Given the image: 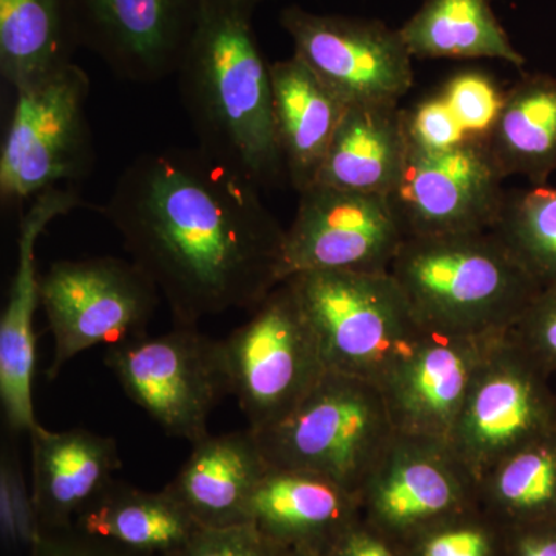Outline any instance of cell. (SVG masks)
Masks as SVG:
<instances>
[{
    "label": "cell",
    "instance_id": "8992f818",
    "mask_svg": "<svg viewBox=\"0 0 556 556\" xmlns=\"http://www.w3.org/2000/svg\"><path fill=\"white\" fill-rule=\"evenodd\" d=\"M230 380L255 433L278 426L327 375L316 332L287 278L223 339Z\"/></svg>",
    "mask_w": 556,
    "mask_h": 556
},
{
    "label": "cell",
    "instance_id": "ba28073f",
    "mask_svg": "<svg viewBox=\"0 0 556 556\" xmlns=\"http://www.w3.org/2000/svg\"><path fill=\"white\" fill-rule=\"evenodd\" d=\"M89 94V76L73 62L16 90L0 149L3 203L33 200L62 181L90 175Z\"/></svg>",
    "mask_w": 556,
    "mask_h": 556
},
{
    "label": "cell",
    "instance_id": "e0dca14e",
    "mask_svg": "<svg viewBox=\"0 0 556 556\" xmlns=\"http://www.w3.org/2000/svg\"><path fill=\"white\" fill-rule=\"evenodd\" d=\"M84 206L75 190L51 188L39 193L21 219L17 266L0 317V402L7 426L30 434L39 426L33 404L36 336L33 324L40 303L36 244L53 219Z\"/></svg>",
    "mask_w": 556,
    "mask_h": 556
},
{
    "label": "cell",
    "instance_id": "cb8c5ba5",
    "mask_svg": "<svg viewBox=\"0 0 556 556\" xmlns=\"http://www.w3.org/2000/svg\"><path fill=\"white\" fill-rule=\"evenodd\" d=\"M482 141L504 178L546 185L556 172V78L525 75L504 91L495 124Z\"/></svg>",
    "mask_w": 556,
    "mask_h": 556
},
{
    "label": "cell",
    "instance_id": "8fae6325",
    "mask_svg": "<svg viewBox=\"0 0 556 556\" xmlns=\"http://www.w3.org/2000/svg\"><path fill=\"white\" fill-rule=\"evenodd\" d=\"M300 58L351 104H399L415 80L399 28L368 17L320 14L289 5L278 16Z\"/></svg>",
    "mask_w": 556,
    "mask_h": 556
},
{
    "label": "cell",
    "instance_id": "ac0fdd59",
    "mask_svg": "<svg viewBox=\"0 0 556 556\" xmlns=\"http://www.w3.org/2000/svg\"><path fill=\"white\" fill-rule=\"evenodd\" d=\"M33 497L40 530L67 529L123 467L115 439L86 428L30 433Z\"/></svg>",
    "mask_w": 556,
    "mask_h": 556
},
{
    "label": "cell",
    "instance_id": "d4e9b609",
    "mask_svg": "<svg viewBox=\"0 0 556 556\" xmlns=\"http://www.w3.org/2000/svg\"><path fill=\"white\" fill-rule=\"evenodd\" d=\"M413 60H497L527 64L492 0H424L401 28Z\"/></svg>",
    "mask_w": 556,
    "mask_h": 556
},
{
    "label": "cell",
    "instance_id": "d590c367",
    "mask_svg": "<svg viewBox=\"0 0 556 556\" xmlns=\"http://www.w3.org/2000/svg\"><path fill=\"white\" fill-rule=\"evenodd\" d=\"M317 556H402L396 541L365 521L351 522Z\"/></svg>",
    "mask_w": 556,
    "mask_h": 556
},
{
    "label": "cell",
    "instance_id": "7a4b0ae2",
    "mask_svg": "<svg viewBox=\"0 0 556 556\" xmlns=\"http://www.w3.org/2000/svg\"><path fill=\"white\" fill-rule=\"evenodd\" d=\"M254 0H201L177 70L199 149L260 189L288 181L274 119L270 64L254 28Z\"/></svg>",
    "mask_w": 556,
    "mask_h": 556
},
{
    "label": "cell",
    "instance_id": "44dd1931",
    "mask_svg": "<svg viewBox=\"0 0 556 556\" xmlns=\"http://www.w3.org/2000/svg\"><path fill=\"white\" fill-rule=\"evenodd\" d=\"M270 78L278 146L300 193L316 185L348 104L295 54L273 62Z\"/></svg>",
    "mask_w": 556,
    "mask_h": 556
},
{
    "label": "cell",
    "instance_id": "f546056e",
    "mask_svg": "<svg viewBox=\"0 0 556 556\" xmlns=\"http://www.w3.org/2000/svg\"><path fill=\"white\" fill-rule=\"evenodd\" d=\"M463 129L470 138H484L497 118L504 93L485 73H457L441 91Z\"/></svg>",
    "mask_w": 556,
    "mask_h": 556
},
{
    "label": "cell",
    "instance_id": "f35d334b",
    "mask_svg": "<svg viewBox=\"0 0 556 556\" xmlns=\"http://www.w3.org/2000/svg\"><path fill=\"white\" fill-rule=\"evenodd\" d=\"M255 3L265 2V0H254Z\"/></svg>",
    "mask_w": 556,
    "mask_h": 556
},
{
    "label": "cell",
    "instance_id": "4fadbf2b",
    "mask_svg": "<svg viewBox=\"0 0 556 556\" xmlns=\"http://www.w3.org/2000/svg\"><path fill=\"white\" fill-rule=\"evenodd\" d=\"M365 521L396 540L478 506L477 478L445 442L397 434L358 490Z\"/></svg>",
    "mask_w": 556,
    "mask_h": 556
},
{
    "label": "cell",
    "instance_id": "d6a6232c",
    "mask_svg": "<svg viewBox=\"0 0 556 556\" xmlns=\"http://www.w3.org/2000/svg\"><path fill=\"white\" fill-rule=\"evenodd\" d=\"M405 129L409 149L420 152H444L470 138L441 94L405 110Z\"/></svg>",
    "mask_w": 556,
    "mask_h": 556
},
{
    "label": "cell",
    "instance_id": "ffe728a7",
    "mask_svg": "<svg viewBox=\"0 0 556 556\" xmlns=\"http://www.w3.org/2000/svg\"><path fill=\"white\" fill-rule=\"evenodd\" d=\"M358 496L305 471L270 467L248 507V521L288 551L320 554L351 522Z\"/></svg>",
    "mask_w": 556,
    "mask_h": 556
},
{
    "label": "cell",
    "instance_id": "7402d4cb",
    "mask_svg": "<svg viewBox=\"0 0 556 556\" xmlns=\"http://www.w3.org/2000/svg\"><path fill=\"white\" fill-rule=\"evenodd\" d=\"M408 153L405 110L399 104L346 105L316 185L390 197Z\"/></svg>",
    "mask_w": 556,
    "mask_h": 556
},
{
    "label": "cell",
    "instance_id": "603a6c76",
    "mask_svg": "<svg viewBox=\"0 0 556 556\" xmlns=\"http://www.w3.org/2000/svg\"><path fill=\"white\" fill-rule=\"evenodd\" d=\"M80 532L142 554L175 556L203 529L169 489L112 482L78 515Z\"/></svg>",
    "mask_w": 556,
    "mask_h": 556
},
{
    "label": "cell",
    "instance_id": "4316f807",
    "mask_svg": "<svg viewBox=\"0 0 556 556\" xmlns=\"http://www.w3.org/2000/svg\"><path fill=\"white\" fill-rule=\"evenodd\" d=\"M478 506L508 529L556 519V428L496 460L477 481Z\"/></svg>",
    "mask_w": 556,
    "mask_h": 556
},
{
    "label": "cell",
    "instance_id": "7c38bea8",
    "mask_svg": "<svg viewBox=\"0 0 556 556\" xmlns=\"http://www.w3.org/2000/svg\"><path fill=\"white\" fill-rule=\"evenodd\" d=\"M407 239L390 197L314 185L287 229L288 278L308 270L388 273Z\"/></svg>",
    "mask_w": 556,
    "mask_h": 556
},
{
    "label": "cell",
    "instance_id": "1f68e13d",
    "mask_svg": "<svg viewBox=\"0 0 556 556\" xmlns=\"http://www.w3.org/2000/svg\"><path fill=\"white\" fill-rule=\"evenodd\" d=\"M548 378L556 376V285L541 288L506 332Z\"/></svg>",
    "mask_w": 556,
    "mask_h": 556
},
{
    "label": "cell",
    "instance_id": "83f0119b",
    "mask_svg": "<svg viewBox=\"0 0 556 556\" xmlns=\"http://www.w3.org/2000/svg\"><path fill=\"white\" fill-rule=\"evenodd\" d=\"M541 288L556 285V189L507 190L490 229Z\"/></svg>",
    "mask_w": 556,
    "mask_h": 556
},
{
    "label": "cell",
    "instance_id": "5bb4252c",
    "mask_svg": "<svg viewBox=\"0 0 556 556\" xmlns=\"http://www.w3.org/2000/svg\"><path fill=\"white\" fill-rule=\"evenodd\" d=\"M504 179L482 138H468L444 152L409 149L390 200L407 237L478 232L495 225Z\"/></svg>",
    "mask_w": 556,
    "mask_h": 556
},
{
    "label": "cell",
    "instance_id": "5b68a950",
    "mask_svg": "<svg viewBox=\"0 0 556 556\" xmlns=\"http://www.w3.org/2000/svg\"><path fill=\"white\" fill-rule=\"evenodd\" d=\"M257 437L270 467L317 475L358 496L396 430L376 383L327 371L283 422Z\"/></svg>",
    "mask_w": 556,
    "mask_h": 556
},
{
    "label": "cell",
    "instance_id": "8d00e7d4",
    "mask_svg": "<svg viewBox=\"0 0 556 556\" xmlns=\"http://www.w3.org/2000/svg\"><path fill=\"white\" fill-rule=\"evenodd\" d=\"M506 532V556H556V519Z\"/></svg>",
    "mask_w": 556,
    "mask_h": 556
},
{
    "label": "cell",
    "instance_id": "e575fe53",
    "mask_svg": "<svg viewBox=\"0 0 556 556\" xmlns=\"http://www.w3.org/2000/svg\"><path fill=\"white\" fill-rule=\"evenodd\" d=\"M64 530L40 533L31 546V556H153L83 532L65 533Z\"/></svg>",
    "mask_w": 556,
    "mask_h": 556
},
{
    "label": "cell",
    "instance_id": "836d02e7",
    "mask_svg": "<svg viewBox=\"0 0 556 556\" xmlns=\"http://www.w3.org/2000/svg\"><path fill=\"white\" fill-rule=\"evenodd\" d=\"M252 522L228 527H203L175 556H288Z\"/></svg>",
    "mask_w": 556,
    "mask_h": 556
},
{
    "label": "cell",
    "instance_id": "277c9868",
    "mask_svg": "<svg viewBox=\"0 0 556 556\" xmlns=\"http://www.w3.org/2000/svg\"><path fill=\"white\" fill-rule=\"evenodd\" d=\"M289 280L328 371L380 388L427 336L390 273L308 270Z\"/></svg>",
    "mask_w": 556,
    "mask_h": 556
},
{
    "label": "cell",
    "instance_id": "d6986e66",
    "mask_svg": "<svg viewBox=\"0 0 556 556\" xmlns=\"http://www.w3.org/2000/svg\"><path fill=\"white\" fill-rule=\"evenodd\" d=\"M270 466L251 428L200 439L167 485L201 527L248 521L251 497Z\"/></svg>",
    "mask_w": 556,
    "mask_h": 556
},
{
    "label": "cell",
    "instance_id": "30bf717a",
    "mask_svg": "<svg viewBox=\"0 0 556 556\" xmlns=\"http://www.w3.org/2000/svg\"><path fill=\"white\" fill-rule=\"evenodd\" d=\"M506 332L478 368L450 434V448L477 481L501 457L556 428L551 378Z\"/></svg>",
    "mask_w": 556,
    "mask_h": 556
},
{
    "label": "cell",
    "instance_id": "9c48e42d",
    "mask_svg": "<svg viewBox=\"0 0 556 556\" xmlns=\"http://www.w3.org/2000/svg\"><path fill=\"white\" fill-rule=\"evenodd\" d=\"M160 291L131 260H62L40 277L53 356L47 376H60L72 358L105 343L144 334L160 303Z\"/></svg>",
    "mask_w": 556,
    "mask_h": 556
},
{
    "label": "cell",
    "instance_id": "f1b7e54d",
    "mask_svg": "<svg viewBox=\"0 0 556 556\" xmlns=\"http://www.w3.org/2000/svg\"><path fill=\"white\" fill-rule=\"evenodd\" d=\"M479 506L428 527L413 536L405 556H497L493 522L482 521Z\"/></svg>",
    "mask_w": 556,
    "mask_h": 556
},
{
    "label": "cell",
    "instance_id": "2e32d148",
    "mask_svg": "<svg viewBox=\"0 0 556 556\" xmlns=\"http://www.w3.org/2000/svg\"><path fill=\"white\" fill-rule=\"evenodd\" d=\"M503 334L428 331L415 353L380 386L396 433L448 444L471 380Z\"/></svg>",
    "mask_w": 556,
    "mask_h": 556
},
{
    "label": "cell",
    "instance_id": "4dcf8cb0",
    "mask_svg": "<svg viewBox=\"0 0 556 556\" xmlns=\"http://www.w3.org/2000/svg\"><path fill=\"white\" fill-rule=\"evenodd\" d=\"M0 530L9 544L35 546L40 530L35 497L25 484L20 459L10 450L0 457Z\"/></svg>",
    "mask_w": 556,
    "mask_h": 556
},
{
    "label": "cell",
    "instance_id": "9a60e30c",
    "mask_svg": "<svg viewBox=\"0 0 556 556\" xmlns=\"http://www.w3.org/2000/svg\"><path fill=\"white\" fill-rule=\"evenodd\" d=\"M79 46L121 79L159 83L175 75L197 24L201 0H70Z\"/></svg>",
    "mask_w": 556,
    "mask_h": 556
},
{
    "label": "cell",
    "instance_id": "74e56055",
    "mask_svg": "<svg viewBox=\"0 0 556 556\" xmlns=\"http://www.w3.org/2000/svg\"><path fill=\"white\" fill-rule=\"evenodd\" d=\"M288 556H317V555L313 554V552H308V551H291V552H289Z\"/></svg>",
    "mask_w": 556,
    "mask_h": 556
},
{
    "label": "cell",
    "instance_id": "484cf974",
    "mask_svg": "<svg viewBox=\"0 0 556 556\" xmlns=\"http://www.w3.org/2000/svg\"><path fill=\"white\" fill-rule=\"evenodd\" d=\"M78 47L70 0H0V73L14 90L72 64Z\"/></svg>",
    "mask_w": 556,
    "mask_h": 556
},
{
    "label": "cell",
    "instance_id": "3957f363",
    "mask_svg": "<svg viewBox=\"0 0 556 556\" xmlns=\"http://www.w3.org/2000/svg\"><path fill=\"white\" fill-rule=\"evenodd\" d=\"M388 273L420 324L445 336L506 332L541 289L492 230L407 237Z\"/></svg>",
    "mask_w": 556,
    "mask_h": 556
},
{
    "label": "cell",
    "instance_id": "52a82bcc",
    "mask_svg": "<svg viewBox=\"0 0 556 556\" xmlns=\"http://www.w3.org/2000/svg\"><path fill=\"white\" fill-rule=\"evenodd\" d=\"M104 364L153 422L190 444L207 437L208 417L230 396L223 340L195 327L121 340L108 346Z\"/></svg>",
    "mask_w": 556,
    "mask_h": 556
},
{
    "label": "cell",
    "instance_id": "6da1fadb",
    "mask_svg": "<svg viewBox=\"0 0 556 556\" xmlns=\"http://www.w3.org/2000/svg\"><path fill=\"white\" fill-rule=\"evenodd\" d=\"M260 190L199 148L155 150L124 169L101 214L177 325L195 327L254 311L288 278L287 229Z\"/></svg>",
    "mask_w": 556,
    "mask_h": 556
}]
</instances>
